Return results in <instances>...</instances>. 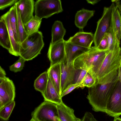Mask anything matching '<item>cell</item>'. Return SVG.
Segmentation results:
<instances>
[{
	"label": "cell",
	"instance_id": "obj_4",
	"mask_svg": "<svg viewBox=\"0 0 121 121\" xmlns=\"http://www.w3.org/2000/svg\"><path fill=\"white\" fill-rule=\"evenodd\" d=\"M44 45L42 32L39 31L28 35L20 44L19 56L28 61L41 53Z\"/></svg>",
	"mask_w": 121,
	"mask_h": 121
},
{
	"label": "cell",
	"instance_id": "obj_29",
	"mask_svg": "<svg viewBox=\"0 0 121 121\" xmlns=\"http://www.w3.org/2000/svg\"><path fill=\"white\" fill-rule=\"evenodd\" d=\"M15 105L14 101L0 109V117L2 120L7 121L9 118Z\"/></svg>",
	"mask_w": 121,
	"mask_h": 121
},
{
	"label": "cell",
	"instance_id": "obj_31",
	"mask_svg": "<svg viewBox=\"0 0 121 121\" xmlns=\"http://www.w3.org/2000/svg\"><path fill=\"white\" fill-rule=\"evenodd\" d=\"M26 61L24 59L20 56L17 61L9 66V70L14 73L21 71L23 68Z\"/></svg>",
	"mask_w": 121,
	"mask_h": 121
},
{
	"label": "cell",
	"instance_id": "obj_17",
	"mask_svg": "<svg viewBox=\"0 0 121 121\" xmlns=\"http://www.w3.org/2000/svg\"><path fill=\"white\" fill-rule=\"evenodd\" d=\"M42 94L45 101L56 105L60 104L63 102L62 97L58 94L49 78L46 89Z\"/></svg>",
	"mask_w": 121,
	"mask_h": 121
},
{
	"label": "cell",
	"instance_id": "obj_33",
	"mask_svg": "<svg viewBox=\"0 0 121 121\" xmlns=\"http://www.w3.org/2000/svg\"><path fill=\"white\" fill-rule=\"evenodd\" d=\"M108 46L107 37L106 35L105 34L98 46L96 47L99 50L105 51L108 50Z\"/></svg>",
	"mask_w": 121,
	"mask_h": 121
},
{
	"label": "cell",
	"instance_id": "obj_22",
	"mask_svg": "<svg viewBox=\"0 0 121 121\" xmlns=\"http://www.w3.org/2000/svg\"><path fill=\"white\" fill-rule=\"evenodd\" d=\"M42 19L35 16H34L32 19L24 25L25 30L28 35H30L39 31Z\"/></svg>",
	"mask_w": 121,
	"mask_h": 121
},
{
	"label": "cell",
	"instance_id": "obj_1",
	"mask_svg": "<svg viewBox=\"0 0 121 121\" xmlns=\"http://www.w3.org/2000/svg\"><path fill=\"white\" fill-rule=\"evenodd\" d=\"M120 41L117 42L112 50L109 51L96 76L95 83L104 84L112 81L118 75L121 57Z\"/></svg>",
	"mask_w": 121,
	"mask_h": 121
},
{
	"label": "cell",
	"instance_id": "obj_5",
	"mask_svg": "<svg viewBox=\"0 0 121 121\" xmlns=\"http://www.w3.org/2000/svg\"><path fill=\"white\" fill-rule=\"evenodd\" d=\"M35 16L41 19L48 18L63 10L60 0H38L35 2Z\"/></svg>",
	"mask_w": 121,
	"mask_h": 121
},
{
	"label": "cell",
	"instance_id": "obj_26",
	"mask_svg": "<svg viewBox=\"0 0 121 121\" xmlns=\"http://www.w3.org/2000/svg\"><path fill=\"white\" fill-rule=\"evenodd\" d=\"M121 12L115 4L113 7L112 14L117 36L119 40L121 39Z\"/></svg>",
	"mask_w": 121,
	"mask_h": 121
},
{
	"label": "cell",
	"instance_id": "obj_18",
	"mask_svg": "<svg viewBox=\"0 0 121 121\" xmlns=\"http://www.w3.org/2000/svg\"><path fill=\"white\" fill-rule=\"evenodd\" d=\"M95 11L84 9L78 11L76 14L74 22L77 27L80 29H83L86 25L88 20L93 17Z\"/></svg>",
	"mask_w": 121,
	"mask_h": 121
},
{
	"label": "cell",
	"instance_id": "obj_13",
	"mask_svg": "<svg viewBox=\"0 0 121 121\" xmlns=\"http://www.w3.org/2000/svg\"><path fill=\"white\" fill-rule=\"evenodd\" d=\"M90 48L81 47L68 41H65L66 60L67 64L73 63V60L76 57L87 52Z\"/></svg>",
	"mask_w": 121,
	"mask_h": 121
},
{
	"label": "cell",
	"instance_id": "obj_15",
	"mask_svg": "<svg viewBox=\"0 0 121 121\" xmlns=\"http://www.w3.org/2000/svg\"><path fill=\"white\" fill-rule=\"evenodd\" d=\"M61 89L62 92L69 85L70 81L73 70L74 68L73 63L67 64L66 58L61 63Z\"/></svg>",
	"mask_w": 121,
	"mask_h": 121
},
{
	"label": "cell",
	"instance_id": "obj_41",
	"mask_svg": "<svg viewBox=\"0 0 121 121\" xmlns=\"http://www.w3.org/2000/svg\"><path fill=\"white\" fill-rule=\"evenodd\" d=\"M120 66L121 67V57L120 61Z\"/></svg>",
	"mask_w": 121,
	"mask_h": 121
},
{
	"label": "cell",
	"instance_id": "obj_24",
	"mask_svg": "<svg viewBox=\"0 0 121 121\" xmlns=\"http://www.w3.org/2000/svg\"><path fill=\"white\" fill-rule=\"evenodd\" d=\"M47 72L45 71L41 74L35 80L34 86L35 89L42 93L46 88L48 79Z\"/></svg>",
	"mask_w": 121,
	"mask_h": 121
},
{
	"label": "cell",
	"instance_id": "obj_28",
	"mask_svg": "<svg viewBox=\"0 0 121 121\" xmlns=\"http://www.w3.org/2000/svg\"><path fill=\"white\" fill-rule=\"evenodd\" d=\"M87 71L83 69L73 68L72 73L70 85L81 83Z\"/></svg>",
	"mask_w": 121,
	"mask_h": 121
},
{
	"label": "cell",
	"instance_id": "obj_37",
	"mask_svg": "<svg viewBox=\"0 0 121 121\" xmlns=\"http://www.w3.org/2000/svg\"><path fill=\"white\" fill-rule=\"evenodd\" d=\"M111 1H112V2L116 3V5L117 6L119 10L121 13V4L120 1L112 0Z\"/></svg>",
	"mask_w": 121,
	"mask_h": 121
},
{
	"label": "cell",
	"instance_id": "obj_16",
	"mask_svg": "<svg viewBox=\"0 0 121 121\" xmlns=\"http://www.w3.org/2000/svg\"><path fill=\"white\" fill-rule=\"evenodd\" d=\"M1 17L5 21L8 30L11 44V48L9 51L11 54L16 56H19L20 44L16 41L14 33L11 27L9 18V11L2 15Z\"/></svg>",
	"mask_w": 121,
	"mask_h": 121
},
{
	"label": "cell",
	"instance_id": "obj_38",
	"mask_svg": "<svg viewBox=\"0 0 121 121\" xmlns=\"http://www.w3.org/2000/svg\"><path fill=\"white\" fill-rule=\"evenodd\" d=\"M86 1L88 3L92 5H94L97 3L99 0H87Z\"/></svg>",
	"mask_w": 121,
	"mask_h": 121
},
{
	"label": "cell",
	"instance_id": "obj_27",
	"mask_svg": "<svg viewBox=\"0 0 121 121\" xmlns=\"http://www.w3.org/2000/svg\"><path fill=\"white\" fill-rule=\"evenodd\" d=\"M17 30L20 44L25 40L28 35L24 29V25L21 20L19 10L17 6Z\"/></svg>",
	"mask_w": 121,
	"mask_h": 121
},
{
	"label": "cell",
	"instance_id": "obj_23",
	"mask_svg": "<svg viewBox=\"0 0 121 121\" xmlns=\"http://www.w3.org/2000/svg\"><path fill=\"white\" fill-rule=\"evenodd\" d=\"M9 11L10 23L14 33L15 40L20 44L17 30V6L16 3L10 9Z\"/></svg>",
	"mask_w": 121,
	"mask_h": 121
},
{
	"label": "cell",
	"instance_id": "obj_3",
	"mask_svg": "<svg viewBox=\"0 0 121 121\" xmlns=\"http://www.w3.org/2000/svg\"><path fill=\"white\" fill-rule=\"evenodd\" d=\"M108 50L101 51L95 46L76 57L73 63L75 69H83L89 72L95 79L96 75Z\"/></svg>",
	"mask_w": 121,
	"mask_h": 121
},
{
	"label": "cell",
	"instance_id": "obj_32",
	"mask_svg": "<svg viewBox=\"0 0 121 121\" xmlns=\"http://www.w3.org/2000/svg\"><path fill=\"white\" fill-rule=\"evenodd\" d=\"M18 0H0V9L3 10L9 6L15 4Z\"/></svg>",
	"mask_w": 121,
	"mask_h": 121
},
{
	"label": "cell",
	"instance_id": "obj_9",
	"mask_svg": "<svg viewBox=\"0 0 121 121\" xmlns=\"http://www.w3.org/2000/svg\"><path fill=\"white\" fill-rule=\"evenodd\" d=\"M105 113L114 117L121 115V84L119 81L108 101Z\"/></svg>",
	"mask_w": 121,
	"mask_h": 121
},
{
	"label": "cell",
	"instance_id": "obj_21",
	"mask_svg": "<svg viewBox=\"0 0 121 121\" xmlns=\"http://www.w3.org/2000/svg\"><path fill=\"white\" fill-rule=\"evenodd\" d=\"M0 45L9 51L11 44L6 25L4 20L0 17Z\"/></svg>",
	"mask_w": 121,
	"mask_h": 121
},
{
	"label": "cell",
	"instance_id": "obj_14",
	"mask_svg": "<svg viewBox=\"0 0 121 121\" xmlns=\"http://www.w3.org/2000/svg\"><path fill=\"white\" fill-rule=\"evenodd\" d=\"M49 78L58 94L61 96V64L60 63L50 66L47 70Z\"/></svg>",
	"mask_w": 121,
	"mask_h": 121
},
{
	"label": "cell",
	"instance_id": "obj_42",
	"mask_svg": "<svg viewBox=\"0 0 121 121\" xmlns=\"http://www.w3.org/2000/svg\"><path fill=\"white\" fill-rule=\"evenodd\" d=\"M30 121H35V120H34L33 119H31V120Z\"/></svg>",
	"mask_w": 121,
	"mask_h": 121
},
{
	"label": "cell",
	"instance_id": "obj_34",
	"mask_svg": "<svg viewBox=\"0 0 121 121\" xmlns=\"http://www.w3.org/2000/svg\"><path fill=\"white\" fill-rule=\"evenodd\" d=\"M81 83L69 85L61 93V96L62 98L71 92L76 88L80 87Z\"/></svg>",
	"mask_w": 121,
	"mask_h": 121
},
{
	"label": "cell",
	"instance_id": "obj_10",
	"mask_svg": "<svg viewBox=\"0 0 121 121\" xmlns=\"http://www.w3.org/2000/svg\"><path fill=\"white\" fill-rule=\"evenodd\" d=\"M65 44L64 39L54 43H50L47 53L50 66L61 63L65 59Z\"/></svg>",
	"mask_w": 121,
	"mask_h": 121
},
{
	"label": "cell",
	"instance_id": "obj_36",
	"mask_svg": "<svg viewBox=\"0 0 121 121\" xmlns=\"http://www.w3.org/2000/svg\"><path fill=\"white\" fill-rule=\"evenodd\" d=\"M6 73L4 70L0 66V78H4L6 77Z\"/></svg>",
	"mask_w": 121,
	"mask_h": 121
},
{
	"label": "cell",
	"instance_id": "obj_43",
	"mask_svg": "<svg viewBox=\"0 0 121 121\" xmlns=\"http://www.w3.org/2000/svg\"></svg>",
	"mask_w": 121,
	"mask_h": 121
},
{
	"label": "cell",
	"instance_id": "obj_39",
	"mask_svg": "<svg viewBox=\"0 0 121 121\" xmlns=\"http://www.w3.org/2000/svg\"><path fill=\"white\" fill-rule=\"evenodd\" d=\"M118 76L119 81L121 84V67L120 66L118 70Z\"/></svg>",
	"mask_w": 121,
	"mask_h": 121
},
{
	"label": "cell",
	"instance_id": "obj_2",
	"mask_svg": "<svg viewBox=\"0 0 121 121\" xmlns=\"http://www.w3.org/2000/svg\"><path fill=\"white\" fill-rule=\"evenodd\" d=\"M119 81L117 75L110 82L104 84L95 83L89 88L87 98L93 110L105 112L108 101Z\"/></svg>",
	"mask_w": 121,
	"mask_h": 121
},
{
	"label": "cell",
	"instance_id": "obj_20",
	"mask_svg": "<svg viewBox=\"0 0 121 121\" xmlns=\"http://www.w3.org/2000/svg\"><path fill=\"white\" fill-rule=\"evenodd\" d=\"M52 39L51 43H54L63 39L66 30L62 22L59 21L55 22L52 29Z\"/></svg>",
	"mask_w": 121,
	"mask_h": 121
},
{
	"label": "cell",
	"instance_id": "obj_11",
	"mask_svg": "<svg viewBox=\"0 0 121 121\" xmlns=\"http://www.w3.org/2000/svg\"><path fill=\"white\" fill-rule=\"evenodd\" d=\"M22 23L24 25L34 16V1L33 0H20L16 3Z\"/></svg>",
	"mask_w": 121,
	"mask_h": 121
},
{
	"label": "cell",
	"instance_id": "obj_25",
	"mask_svg": "<svg viewBox=\"0 0 121 121\" xmlns=\"http://www.w3.org/2000/svg\"><path fill=\"white\" fill-rule=\"evenodd\" d=\"M106 34L107 36L108 42V50L109 51L112 50L114 48L116 42L119 40L114 26L112 14V21L110 27Z\"/></svg>",
	"mask_w": 121,
	"mask_h": 121
},
{
	"label": "cell",
	"instance_id": "obj_35",
	"mask_svg": "<svg viewBox=\"0 0 121 121\" xmlns=\"http://www.w3.org/2000/svg\"><path fill=\"white\" fill-rule=\"evenodd\" d=\"M81 121H97L94 118L93 115L89 112L85 113Z\"/></svg>",
	"mask_w": 121,
	"mask_h": 121
},
{
	"label": "cell",
	"instance_id": "obj_40",
	"mask_svg": "<svg viewBox=\"0 0 121 121\" xmlns=\"http://www.w3.org/2000/svg\"><path fill=\"white\" fill-rule=\"evenodd\" d=\"M113 121H121V118L119 117H115Z\"/></svg>",
	"mask_w": 121,
	"mask_h": 121
},
{
	"label": "cell",
	"instance_id": "obj_30",
	"mask_svg": "<svg viewBox=\"0 0 121 121\" xmlns=\"http://www.w3.org/2000/svg\"><path fill=\"white\" fill-rule=\"evenodd\" d=\"M95 78L91 74L87 72L82 80L79 87L82 89L85 87H90L95 84Z\"/></svg>",
	"mask_w": 121,
	"mask_h": 121
},
{
	"label": "cell",
	"instance_id": "obj_8",
	"mask_svg": "<svg viewBox=\"0 0 121 121\" xmlns=\"http://www.w3.org/2000/svg\"><path fill=\"white\" fill-rule=\"evenodd\" d=\"M15 87L8 78H0V109L14 101Z\"/></svg>",
	"mask_w": 121,
	"mask_h": 121
},
{
	"label": "cell",
	"instance_id": "obj_19",
	"mask_svg": "<svg viewBox=\"0 0 121 121\" xmlns=\"http://www.w3.org/2000/svg\"><path fill=\"white\" fill-rule=\"evenodd\" d=\"M60 121H81L74 114V110L62 102L57 105Z\"/></svg>",
	"mask_w": 121,
	"mask_h": 121
},
{
	"label": "cell",
	"instance_id": "obj_12",
	"mask_svg": "<svg viewBox=\"0 0 121 121\" xmlns=\"http://www.w3.org/2000/svg\"><path fill=\"white\" fill-rule=\"evenodd\" d=\"M94 40V35L91 32H78L67 40L76 45L90 48Z\"/></svg>",
	"mask_w": 121,
	"mask_h": 121
},
{
	"label": "cell",
	"instance_id": "obj_7",
	"mask_svg": "<svg viewBox=\"0 0 121 121\" xmlns=\"http://www.w3.org/2000/svg\"><path fill=\"white\" fill-rule=\"evenodd\" d=\"M115 3L112 2L109 7L104 8L102 16L97 22V27L94 35V43L97 47L110 28L112 19V12Z\"/></svg>",
	"mask_w": 121,
	"mask_h": 121
},
{
	"label": "cell",
	"instance_id": "obj_6",
	"mask_svg": "<svg viewBox=\"0 0 121 121\" xmlns=\"http://www.w3.org/2000/svg\"><path fill=\"white\" fill-rule=\"evenodd\" d=\"M35 121H60L57 105L44 101L31 114Z\"/></svg>",
	"mask_w": 121,
	"mask_h": 121
}]
</instances>
